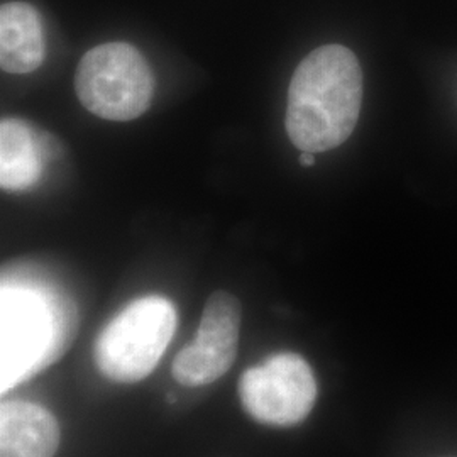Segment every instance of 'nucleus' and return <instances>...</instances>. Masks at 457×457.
Listing matches in <instances>:
<instances>
[{"label":"nucleus","instance_id":"obj_4","mask_svg":"<svg viewBox=\"0 0 457 457\" xmlns=\"http://www.w3.org/2000/svg\"><path fill=\"white\" fill-rule=\"evenodd\" d=\"M75 92L88 112L126 122L149 109L154 75L139 49L129 43H105L87 51L79 62Z\"/></svg>","mask_w":457,"mask_h":457},{"label":"nucleus","instance_id":"obj_2","mask_svg":"<svg viewBox=\"0 0 457 457\" xmlns=\"http://www.w3.org/2000/svg\"><path fill=\"white\" fill-rule=\"evenodd\" d=\"M73 319L56 294L2 283V393L58 360Z\"/></svg>","mask_w":457,"mask_h":457},{"label":"nucleus","instance_id":"obj_1","mask_svg":"<svg viewBox=\"0 0 457 457\" xmlns=\"http://www.w3.org/2000/svg\"><path fill=\"white\" fill-rule=\"evenodd\" d=\"M362 100L356 54L341 45L313 49L296 66L288 88L287 132L302 153L341 146L354 131Z\"/></svg>","mask_w":457,"mask_h":457},{"label":"nucleus","instance_id":"obj_8","mask_svg":"<svg viewBox=\"0 0 457 457\" xmlns=\"http://www.w3.org/2000/svg\"><path fill=\"white\" fill-rule=\"evenodd\" d=\"M43 21L33 5L9 2L0 7V66L12 75H26L45 62Z\"/></svg>","mask_w":457,"mask_h":457},{"label":"nucleus","instance_id":"obj_6","mask_svg":"<svg viewBox=\"0 0 457 457\" xmlns=\"http://www.w3.org/2000/svg\"><path fill=\"white\" fill-rule=\"evenodd\" d=\"M241 302L228 292H213L202 312L195 339L175 356L171 375L183 386H205L226 375L237 356Z\"/></svg>","mask_w":457,"mask_h":457},{"label":"nucleus","instance_id":"obj_7","mask_svg":"<svg viewBox=\"0 0 457 457\" xmlns=\"http://www.w3.org/2000/svg\"><path fill=\"white\" fill-rule=\"evenodd\" d=\"M60 447V425L53 413L29 402L0 407V457H53Z\"/></svg>","mask_w":457,"mask_h":457},{"label":"nucleus","instance_id":"obj_9","mask_svg":"<svg viewBox=\"0 0 457 457\" xmlns=\"http://www.w3.org/2000/svg\"><path fill=\"white\" fill-rule=\"evenodd\" d=\"M45 145L33 128L19 119H4L0 124V185L4 190H28L43 173Z\"/></svg>","mask_w":457,"mask_h":457},{"label":"nucleus","instance_id":"obj_5","mask_svg":"<svg viewBox=\"0 0 457 457\" xmlns=\"http://www.w3.org/2000/svg\"><path fill=\"white\" fill-rule=\"evenodd\" d=\"M237 393L253 420L290 427L309 417L317 400V381L311 364L302 356L281 353L245 370Z\"/></svg>","mask_w":457,"mask_h":457},{"label":"nucleus","instance_id":"obj_10","mask_svg":"<svg viewBox=\"0 0 457 457\" xmlns=\"http://www.w3.org/2000/svg\"><path fill=\"white\" fill-rule=\"evenodd\" d=\"M300 164L302 166H313L315 164V153H302Z\"/></svg>","mask_w":457,"mask_h":457},{"label":"nucleus","instance_id":"obj_3","mask_svg":"<svg viewBox=\"0 0 457 457\" xmlns=\"http://www.w3.org/2000/svg\"><path fill=\"white\" fill-rule=\"evenodd\" d=\"M175 305L158 295L131 302L102 328L96 343L100 373L115 383H137L151 375L177 330Z\"/></svg>","mask_w":457,"mask_h":457}]
</instances>
